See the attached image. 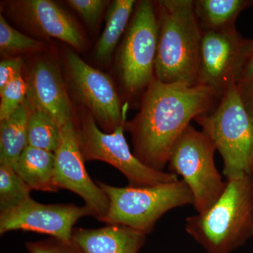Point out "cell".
I'll list each match as a JSON object with an SVG mask.
<instances>
[{
  "mask_svg": "<svg viewBox=\"0 0 253 253\" xmlns=\"http://www.w3.org/2000/svg\"><path fill=\"white\" fill-rule=\"evenodd\" d=\"M107 196L109 211L101 221L121 224L150 234L166 213L194 204L191 189L182 179L144 187H118L97 181Z\"/></svg>",
  "mask_w": 253,
  "mask_h": 253,
  "instance_id": "cell-4",
  "label": "cell"
},
{
  "mask_svg": "<svg viewBox=\"0 0 253 253\" xmlns=\"http://www.w3.org/2000/svg\"><path fill=\"white\" fill-rule=\"evenodd\" d=\"M31 191L14 168L0 165V211L22 204L31 198Z\"/></svg>",
  "mask_w": 253,
  "mask_h": 253,
  "instance_id": "cell-21",
  "label": "cell"
},
{
  "mask_svg": "<svg viewBox=\"0 0 253 253\" xmlns=\"http://www.w3.org/2000/svg\"><path fill=\"white\" fill-rule=\"evenodd\" d=\"M253 53V40L234 29L202 31L198 85L211 89L220 100L244 77Z\"/></svg>",
  "mask_w": 253,
  "mask_h": 253,
  "instance_id": "cell-8",
  "label": "cell"
},
{
  "mask_svg": "<svg viewBox=\"0 0 253 253\" xmlns=\"http://www.w3.org/2000/svg\"><path fill=\"white\" fill-rule=\"evenodd\" d=\"M253 0H196L195 12L202 31L234 29L236 18Z\"/></svg>",
  "mask_w": 253,
  "mask_h": 253,
  "instance_id": "cell-18",
  "label": "cell"
},
{
  "mask_svg": "<svg viewBox=\"0 0 253 253\" xmlns=\"http://www.w3.org/2000/svg\"><path fill=\"white\" fill-rule=\"evenodd\" d=\"M22 61L20 58H9L0 63V89L21 74Z\"/></svg>",
  "mask_w": 253,
  "mask_h": 253,
  "instance_id": "cell-26",
  "label": "cell"
},
{
  "mask_svg": "<svg viewBox=\"0 0 253 253\" xmlns=\"http://www.w3.org/2000/svg\"><path fill=\"white\" fill-rule=\"evenodd\" d=\"M67 62L73 89L105 130L113 132L126 123L128 104L121 106L111 78L73 51L68 52Z\"/></svg>",
  "mask_w": 253,
  "mask_h": 253,
  "instance_id": "cell-12",
  "label": "cell"
},
{
  "mask_svg": "<svg viewBox=\"0 0 253 253\" xmlns=\"http://www.w3.org/2000/svg\"><path fill=\"white\" fill-rule=\"evenodd\" d=\"M216 150L204 131L189 125L174 143L168 158L169 172L181 176L191 189L198 214L207 212L225 189L226 181L214 163Z\"/></svg>",
  "mask_w": 253,
  "mask_h": 253,
  "instance_id": "cell-6",
  "label": "cell"
},
{
  "mask_svg": "<svg viewBox=\"0 0 253 253\" xmlns=\"http://www.w3.org/2000/svg\"><path fill=\"white\" fill-rule=\"evenodd\" d=\"M27 84L26 99L32 105L47 113L59 126L73 121L71 101L59 68L54 63H37Z\"/></svg>",
  "mask_w": 253,
  "mask_h": 253,
  "instance_id": "cell-13",
  "label": "cell"
},
{
  "mask_svg": "<svg viewBox=\"0 0 253 253\" xmlns=\"http://www.w3.org/2000/svg\"><path fill=\"white\" fill-rule=\"evenodd\" d=\"M218 102L206 86L166 84L154 78L145 90L140 111L126 124L133 153L148 167L163 171L172 146L190 122Z\"/></svg>",
  "mask_w": 253,
  "mask_h": 253,
  "instance_id": "cell-1",
  "label": "cell"
},
{
  "mask_svg": "<svg viewBox=\"0 0 253 253\" xmlns=\"http://www.w3.org/2000/svg\"><path fill=\"white\" fill-rule=\"evenodd\" d=\"M14 169L32 191H59L55 184L54 153L28 146Z\"/></svg>",
  "mask_w": 253,
  "mask_h": 253,
  "instance_id": "cell-16",
  "label": "cell"
},
{
  "mask_svg": "<svg viewBox=\"0 0 253 253\" xmlns=\"http://www.w3.org/2000/svg\"><path fill=\"white\" fill-rule=\"evenodd\" d=\"M26 249L29 253H82L72 241L66 242L54 238L28 242L26 244Z\"/></svg>",
  "mask_w": 253,
  "mask_h": 253,
  "instance_id": "cell-25",
  "label": "cell"
},
{
  "mask_svg": "<svg viewBox=\"0 0 253 253\" xmlns=\"http://www.w3.org/2000/svg\"><path fill=\"white\" fill-rule=\"evenodd\" d=\"M226 183L207 212L186 219V232L208 253H230L253 238V174L245 173Z\"/></svg>",
  "mask_w": 253,
  "mask_h": 253,
  "instance_id": "cell-3",
  "label": "cell"
},
{
  "mask_svg": "<svg viewBox=\"0 0 253 253\" xmlns=\"http://www.w3.org/2000/svg\"><path fill=\"white\" fill-rule=\"evenodd\" d=\"M158 36L155 78L166 84L198 85L202 29L193 0L156 1Z\"/></svg>",
  "mask_w": 253,
  "mask_h": 253,
  "instance_id": "cell-2",
  "label": "cell"
},
{
  "mask_svg": "<svg viewBox=\"0 0 253 253\" xmlns=\"http://www.w3.org/2000/svg\"><path fill=\"white\" fill-rule=\"evenodd\" d=\"M67 2L88 24L94 26L99 21L109 1L104 0H68Z\"/></svg>",
  "mask_w": 253,
  "mask_h": 253,
  "instance_id": "cell-24",
  "label": "cell"
},
{
  "mask_svg": "<svg viewBox=\"0 0 253 253\" xmlns=\"http://www.w3.org/2000/svg\"><path fill=\"white\" fill-rule=\"evenodd\" d=\"M158 24L156 4L149 0L136 3L118 55V68L126 92L146 90L155 78Z\"/></svg>",
  "mask_w": 253,
  "mask_h": 253,
  "instance_id": "cell-9",
  "label": "cell"
},
{
  "mask_svg": "<svg viewBox=\"0 0 253 253\" xmlns=\"http://www.w3.org/2000/svg\"><path fill=\"white\" fill-rule=\"evenodd\" d=\"M194 121L220 154L226 179L251 174L253 119L243 105L237 86L226 91L214 109Z\"/></svg>",
  "mask_w": 253,
  "mask_h": 253,
  "instance_id": "cell-5",
  "label": "cell"
},
{
  "mask_svg": "<svg viewBox=\"0 0 253 253\" xmlns=\"http://www.w3.org/2000/svg\"><path fill=\"white\" fill-rule=\"evenodd\" d=\"M55 156V184L58 189H67L77 194L101 221L109 211L107 196L91 179L84 166V159L73 121L60 126V138Z\"/></svg>",
  "mask_w": 253,
  "mask_h": 253,
  "instance_id": "cell-10",
  "label": "cell"
},
{
  "mask_svg": "<svg viewBox=\"0 0 253 253\" xmlns=\"http://www.w3.org/2000/svg\"><path fill=\"white\" fill-rule=\"evenodd\" d=\"M86 216H93V212L85 205L44 204L30 198L16 207L0 212V234L33 231L71 242L75 224Z\"/></svg>",
  "mask_w": 253,
  "mask_h": 253,
  "instance_id": "cell-11",
  "label": "cell"
},
{
  "mask_svg": "<svg viewBox=\"0 0 253 253\" xmlns=\"http://www.w3.org/2000/svg\"><path fill=\"white\" fill-rule=\"evenodd\" d=\"M30 108L27 99L9 117L0 121V165L14 168L28 144Z\"/></svg>",
  "mask_w": 253,
  "mask_h": 253,
  "instance_id": "cell-17",
  "label": "cell"
},
{
  "mask_svg": "<svg viewBox=\"0 0 253 253\" xmlns=\"http://www.w3.org/2000/svg\"><path fill=\"white\" fill-rule=\"evenodd\" d=\"M237 89L245 109L253 119V75L240 82Z\"/></svg>",
  "mask_w": 253,
  "mask_h": 253,
  "instance_id": "cell-27",
  "label": "cell"
},
{
  "mask_svg": "<svg viewBox=\"0 0 253 253\" xmlns=\"http://www.w3.org/2000/svg\"><path fill=\"white\" fill-rule=\"evenodd\" d=\"M253 75V53L252 55V57H251V61H250L249 66H248L247 68H246V72H245L244 75V77H243L242 80L246 79V78L251 77ZM241 80V81H242Z\"/></svg>",
  "mask_w": 253,
  "mask_h": 253,
  "instance_id": "cell-28",
  "label": "cell"
},
{
  "mask_svg": "<svg viewBox=\"0 0 253 253\" xmlns=\"http://www.w3.org/2000/svg\"><path fill=\"white\" fill-rule=\"evenodd\" d=\"M25 14L46 36L81 49L84 39L76 23L69 15L50 0H28L23 2Z\"/></svg>",
  "mask_w": 253,
  "mask_h": 253,
  "instance_id": "cell-15",
  "label": "cell"
},
{
  "mask_svg": "<svg viewBox=\"0 0 253 253\" xmlns=\"http://www.w3.org/2000/svg\"><path fill=\"white\" fill-rule=\"evenodd\" d=\"M146 234L121 224L96 229L74 228L72 242L82 253H138Z\"/></svg>",
  "mask_w": 253,
  "mask_h": 253,
  "instance_id": "cell-14",
  "label": "cell"
},
{
  "mask_svg": "<svg viewBox=\"0 0 253 253\" xmlns=\"http://www.w3.org/2000/svg\"><path fill=\"white\" fill-rule=\"evenodd\" d=\"M123 123L114 131L104 132L90 112L80 117L76 126L84 161H99L116 168L128 181V186L144 187L178 180L174 173L158 171L141 162L131 152L124 135Z\"/></svg>",
  "mask_w": 253,
  "mask_h": 253,
  "instance_id": "cell-7",
  "label": "cell"
},
{
  "mask_svg": "<svg viewBox=\"0 0 253 253\" xmlns=\"http://www.w3.org/2000/svg\"><path fill=\"white\" fill-rule=\"evenodd\" d=\"M28 102L30 108L28 146L54 153L59 141V124L45 111L33 106L28 101Z\"/></svg>",
  "mask_w": 253,
  "mask_h": 253,
  "instance_id": "cell-20",
  "label": "cell"
},
{
  "mask_svg": "<svg viewBox=\"0 0 253 253\" xmlns=\"http://www.w3.org/2000/svg\"><path fill=\"white\" fill-rule=\"evenodd\" d=\"M135 2L134 0H116L111 3L106 14V27L96 46V56L100 61L109 60L127 27Z\"/></svg>",
  "mask_w": 253,
  "mask_h": 253,
  "instance_id": "cell-19",
  "label": "cell"
},
{
  "mask_svg": "<svg viewBox=\"0 0 253 253\" xmlns=\"http://www.w3.org/2000/svg\"><path fill=\"white\" fill-rule=\"evenodd\" d=\"M250 170H251V174H253V144L252 154H251V165H250Z\"/></svg>",
  "mask_w": 253,
  "mask_h": 253,
  "instance_id": "cell-29",
  "label": "cell"
},
{
  "mask_svg": "<svg viewBox=\"0 0 253 253\" xmlns=\"http://www.w3.org/2000/svg\"><path fill=\"white\" fill-rule=\"evenodd\" d=\"M41 47L40 42L14 29L0 16V49L3 54H16L36 51Z\"/></svg>",
  "mask_w": 253,
  "mask_h": 253,
  "instance_id": "cell-22",
  "label": "cell"
},
{
  "mask_svg": "<svg viewBox=\"0 0 253 253\" xmlns=\"http://www.w3.org/2000/svg\"><path fill=\"white\" fill-rule=\"evenodd\" d=\"M28 94V84L21 76L10 81L0 89V121L6 119L13 114L26 101Z\"/></svg>",
  "mask_w": 253,
  "mask_h": 253,
  "instance_id": "cell-23",
  "label": "cell"
}]
</instances>
